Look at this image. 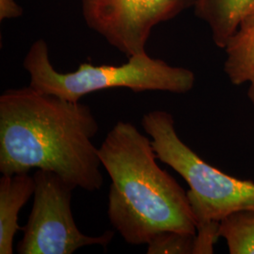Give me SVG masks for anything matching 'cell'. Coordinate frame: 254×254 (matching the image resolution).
<instances>
[{"label": "cell", "instance_id": "1", "mask_svg": "<svg viewBox=\"0 0 254 254\" xmlns=\"http://www.w3.org/2000/svg\"><path fill=\"white\" fill-rule=\"evenodd\" d=\"M99 130L89 106L64 100L28 86L0 96V173L46 170L75 189L97 191L104 185Z\"/></svg>", "mask_w": 254, "mask_h": 254}, {"label": "cell", "instance_id": "2", "mask_svg": "<svg viewBox=\"0 0 254 254\" xmlns=\"http://www.w3.org/2000/svg\"><path fill=\"white\" fill-rule=\"evenodd\" d=\"M111 179L108 216L130 245L148 244L163 231L197 234L187 192L156 163L151 138L118 122L99 147Z\"/></svg>", "mask_w": 254, "mask_h": 254}, {"label": "cell", "instance_id": "3", "mask_svg": "<svg viewBox=\"0 0 254 254\" xmlns=\"http://www.w3.org/2000/svg\"><path fill=\"white\" fill-rule=\"evenodd\" d=\"M23 64L30 75V87L70 102H79L86 94L112 88L184 94L193 89L196 80L190 69L171 66L147 53L133 56L120 66L85 63L74 72L60 73L50 62L48 46L43 39L30 46Z\"/></svg>", "mask_w": 254, "mask_h": 254}, {"label": "cell", "instance_id": "4", "mask_svg": "<svg viewBox=\"0 0 254 254\" xmlns=\"http://www.w3.org/2000/svg\"><path fill=\"white\" fill-rule=\"evenodd\" d=\"M141 126L151 137L157 158L179 173L187 191L196 227L220 222L240 210H254V182L241 180L205 162L177 135L173 116L164 110L143 115Z\"/></svg>", "mask_w": 254, "mask_h": 254}, {"label": "cell", "instance_id": "5", "mask_svg": "<svg viewBox=\"0 0 254 254\" xmlns=\"http://www.w3.org/2000/svg\"><path fill=\"white\" fill-rule=\"evenodd\" d=\"M34 201L24 236L17 245L19 254H72L85 246L107 247L114 233L98 236L84 235L75 224L72 193L75 188L57 173L37 170Z\"/></svg>", "mask_w": 254, "mask_h": 254}, {"label": "cell", "instance_id": "6", "mask_svg": "<svg viewBox=\"0 0 254 254\" xmlns=\"http://www.w3.org/2000/svg\"><path fill=\"white\" fill-rule=\"evenodd\" d=\"M196 0H81L88 27L126 55L146 53V43L156 25L193 7Z\"/></svg>", "mask_w": 254, "mask_h": 254}, {"label": "cell", "instance_id": "7", "mask_svg": "<svg viewBox=\"0 0 254 254\" xmlns=\"http://www.w3.org/2000/svg\"><path fill=\"white\" fill-rule=\"evenodd\" d=\"M35 181L28 173L2 174L0 178V254H13V239L22 230L19 212L34 194Z\"/></svg>", "mask_w": 254, "mask_h": 254}, {"label": "cell", "instance_id": "8", "mask_svg": "<svg viewBox=\"0 0 254 254\" xmlns=\"http://www.w3.org/2000/svg\"><path fill=\"white\" fill-rule=\"evenodd\" d=\"M224 49L229 80L236 86L248 83V97L254 105V10L240 22Z\"/></svg>", "mask_w": 254, "mask_h": 254}, {"label": "cell", "instance_id": "9", "mask_svg": "<svg viewBox=\"0 0 254 254\" xmlns=\"http://www.w3.org/2000/svg\"><path fill=\"white\" fill-rule=\"evenodd\" d=\"M193 8L207 23L216 46L224 49L240 22L254 10V0H196Z\"/></svg>", "mask_w": 254, "mask_h": 254}, {"label": "cell", "instance_id": "10", "mask_svg": "<svg viewBox=\"0 0 254 254\" xmlns=\"http://www.w3.org/2000/svg\"><path fill=\"white\" fill-rule=\"evenodd\" d=\"M218 234L226 240L230 254H254V210L236 211L222 218Z\"/></svg>", "mask_w": 254, "mask_h": 254}, {"label": "cell", "instance_id": "11", "mask_svg": "<svg viewBox=\"0 0 254 254\" xmlns=\"http://www.w3.org/2000/svg\"><path fill=\"white\" fill-rule=\"evenodd\" d=\"M196 235L177 231H163L149 241L148 254H194Z\"/></svg>", "mask_w": 254, "mask_h": 254}, {"label": "cell", "instance_id": "12", "mask_svg": "<svg viewBox=\"0 0 254 254\" xmlns=\"http://www.w3.org/2000/svg\"><path fill=\"white\" fill-rule=\"evenodd\" d=\"M219 222H209L197 226L194 254H211L219 238Z\"/></svg>", "mask_w": 254, "mask_h": 254}, {"label": "cell", "instance_id": "13", "mask_svg": "<svg viewBox=\"0 0 254 254\" xmlns=\"http://www.w3.org/2000/svg\"><path fill=\"white\" fill-rule=\"evenodd\" d=\"M23 13V9L15 0H0V21L17 18Z\"/></svg>", "mask_w": 254, "mask_h": 254}]
</instances>
